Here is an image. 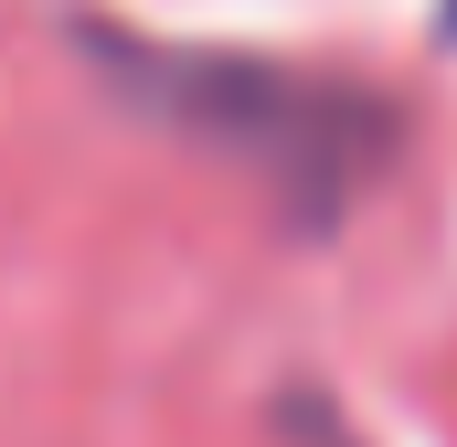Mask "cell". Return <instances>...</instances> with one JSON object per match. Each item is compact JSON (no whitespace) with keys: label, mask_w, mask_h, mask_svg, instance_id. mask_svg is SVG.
Segmentation results:
<instances>
[{"label":"cell","mask_w":457,"mask_h":447,"mask_svg":"<svg viewBox=\"0 0 457 447\" xmlns=\"http://www.w3.org/2000/svg\"><path fill=\"white\" fill-rule=\"evenodd\" d=\"M447 32H457V0H447Z\"/></svg>","instance_id":"obj_1"}]
</instances>
